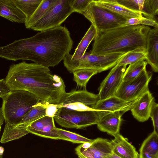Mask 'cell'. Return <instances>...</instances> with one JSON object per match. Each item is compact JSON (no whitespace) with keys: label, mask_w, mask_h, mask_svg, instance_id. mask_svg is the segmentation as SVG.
Wrapping results in <instances>:
<instances>
[{"label":"cell","mask_w":158,"mask_h":158,"mask_svg":"<svg viewBox=\"0 0 158 158\" xmlns=\"http://www.w3.org/2000/svg\"><path fill=\"white\" fill-rule=\"evenodd\" d=\"M68 29L61 26L40 31L31 37L0 47V57L27 60L49 68L58 65L73 48Z\"/></svg>","instance_id":"6da1fadb"},{"label":"cell","mask_w":158,"mask_h":158,"mask_svg":"<svg viewBox=\"0 0 158 158\" xmlns=\"http://www.w3.org/2000/svg\"><path fill=\"white\" fill-rule=\"evenodd\" d=\"M5 80L10 91H28L47 104H59L66 92L60 77L52 74L49 68L34 63L12 64Z\"/></svg>","instance_id":"7a4b0ae2"},{"label":"cell","mask_w":158,"mask_h":158,"mask_svg":"<svg viewBox=\"0 0 158 158\" xmlns=\"http://www.w3.org/2000/svg\"><path fill=\"white\" fill-rule=\"evenodd\" d=\"M150 29L148 26L139 24L101 32L96 35L90 53L102 55L146 50L147 36Z\"/></svg>","instance_id":"3957f363"},{"label":"cell","mask_w":158,"mask_h":158,"mask_svg":"<svg viewBox=\"0 0 158 158\" xmlns=\"http://www.w3.org/2000/svg\"><path fill=\"white\" fill-rule=\"evenodd\" d=\"M1 109L6 123L19 124L23 117L37 103L40 99L28 91H10L2 98Z\"/></svg>","instance_id":"277c9868"},{"label":"cell","mask_w":158,"mask_h":158,"mask_svg":"<svg viewBox=\"0 0 158 158\" xmlns=\"http://www.w3.org/2000/svg\"><path fill=\"white\" fill-rule=\"evenodd\" d=\"M127 53L95 55L85 52L80 58L74 60H71L66 55L63 59V63L70 73L81 69H93L100 73L114 67Z\"/></svg>","instance_id":"5b68a950"},{"label":"cell","mask_w":158,"mask_h":158,"mask_svg":"<svg viewBox=\"0 0 158 158\" xmlns=\"http://www.w3.org/2000/svg\"><path fill=\"white\" fill-rule=\"evenodd\" d=\"M109 112L95 110L80 111L61 107L59 108L53 118L62 127L81 129L97 124L103 116Z\"/></svg>","instance_id":"8992f818"},{"label":"cell","mask_w":158,"mask_h":158,"mask_svg":"<svg viewBox=\"0 0 158 158\" xmlns=\"http://www.w3.org/2000/svg\"><path fill=\"white\" fill-rule=\"evenodd\" d=\"M82 14L95 27L96 35L104 31L123 27L127 20L98 6L94 0Z\"/></svg>","instance_id":"52a82bcc"},{"label":"cell","mask_w":158,"mask_h":158,"mask_svg":"<svg viewBox=\"0 0 158 158\" xmlns=\"http://www.w3.org/2000/svg\"><path fill=\"white\" fill-rule=\"evenodd\" d=\"M74 0H56L49 10L30 29L42 31L60 26L73 13Z\"/></svg>","instance_id":"ba28073f"},{"label":"cell","mask_w":158,"mask_h":158,"mask_svg":"<svg viewBox=\"0 0 158 158\" xmlns=\"http://www.w3.org/2000/svg\"><path fill=\"white\" fill-rule=\"evenodd\" d=\"M152 77L151 73L145 69L135 78L127 81H122L115 96L126 101L136 100L149 90L148 85Z\"/></svg>","instance_id":"9c48e42d"},{"label":"cell","mask_w":158,"mask_h":158,"mask_svg":"<svg viewBox=\"0 0 158 158\" xmlns=\"http://www.w3.org/2000/svg\"><path fill=\"white\" fill-rule=\"evenodd\" d=\"M99 100L98 94L90 93L86 89L73 90L66 92L60 102V108L77 111L94 110V106Z\"/></svg>","instance_id":"30bf717a"},{"label":"cell","mask_w":158,"mask_h":158,"mask_svg":"<svg viewBox=\"0 0 158 158\" xmlns=\"http://www.w3.org/2000/svg\"><path fill=\"white\" fill-rule=\"evenodd\" d=\"M75 151L78 158H106L112 152L111 141L101 138L81 143Z\"/></svg>","instance_id":"8fae6325"},{"label":"cell","mask_w":158,"mask_h":158,"mask_svg":"<svg viewBox=\"0 0 158 158\" xmlns=\"http://www.w3.org/2000/svg\"><path fill=\"white\" fill-rule=\"evenodd\" d=\"M126 66L116 64L101 83L98 96L99 100H104L115 96L116 92L123 81Z\"/></svg>","instance_id":"7c38bea8"},{"label":"cell","mask_w":158,"mask_h":158,"mask_svg":"<svg viewBox=\"0 0 158 158\" xmlns=\"http://www.w3.org/2000/svg\"><path fill=\"white\" fill-rule=\"evenodd\" d=\"M154 98L148 90L135 102L130 110L134 117L138 121L143 122L149 118Z\"/></svg>","instance_id":"4fadbf2b"},{"label":"cell","mask_w":158,"mask_h":158,"mask_svg":"<svg viewBox=\"0 0 158 158\" xmlns=\"http://www.w3.org/2000/svg\"><path fill=\"white\" fill-rule=\"evenodd\" d=\"M136 100L132 102L126 101L114 96L104 100H99L94 109L110 112L119 111L123 114L130 110Z\"/></svg>","instance_id":"5bb4252c"},{"label":"cell","mask_w":158,"mask_h":158,"mask_svg":"<svg viewBox=\"0 0 158 158\" xmlns=\"http://www.w3.org/2000/svg\"><path fill=\"white\" fill-rule=\"evenodd\" d=\"M146 60L155 72L158 71V28L149 30L147 38Z\"/></svg>","instance_id":"9a60e30c"},{"label":"cell","mask_w":158,"mask_h":158,"mask_svg":"<svg viewBox=\"0 0 158 158\" xmlns=\"http://www.w3.org/2000/svg\"><path fill=\"white\" fill-rule=\"evenodd\" d=\"M111 141L112 152L121 158H139L135 148L119 133Z\"/></svg>","instance_id":"2e32d148"},{"label":"cell","mask_w":158,"mask_h":158,"mask_svg":"<svg viewBox=\"0 0 158 158\" xmlns=\"http://www.w3.org/2000/svg\"><path fill=\"white\" fill-rule=\"evenodd\" d=\"M123 114L119 111L110 112L106 114L97 123L98 128L100 131L113 136L119 133Z\"/></svg>","instance_id":"e0dca14e"},{"label":"cell","mask_w":158,"mask_h":158,"mask_svg":"<svg viewBox=\"0 0 158 158\" xmlns=\"http://www.w3.org/2000/svg\"><path fill=\"white\" fill-rule=\"evenodd\" d=\"M98 6L127 20L131 18L141 19L143 16L140 12L133 11L119 4L116 0H94Z\"/></svg>","instance_id":"ac0fdd59"},{"label":"cell","mask_w":158,"mask_h":158,"mask_svg":"<svg viewBox=\"0 0 158 158\" xmlns=\"http://www.w3.org/2000/svg\"><path fill=\"white\" fill-rule=\"evenodd\" d=\"M0 16L13 22L24 23L25 15L13 0H0Z\"/></svg>","instance_id":"d6986e66"},{"label":"cell","mask_w":158,"mask_h":158,"mask_svg":"<svg viewBox=\"0 0 158 158\" xmlns=\"http://www.w3.org/2000/svg\"><path fill=\"white\" fill-rule=\"evenodd\" d=\"M28 125L23 124H12L6 123L2 136L0 142L5 143L18 139L29 133L27 130Z\"/></svg>","instance_id":"ffe728a7"},{"label":"cell","mask_w":158,"mask_h":158,"mask_svg":"<svg viewBox=\"0 0 158 158\" xmlns=\"http://www.w3.org/2000/svg\"><path fill=\"white\" fill-rule=\"evenodd\" d=\"M96 35L95 27L91 25L86 33L81 40L73 55L69 53L67 55L72 60H76L81 57L85 53L86 51L91 42Z\"/></svg>","instance_id":"44dd1931"},{"label":"cell","mask_w":158,"mask_h":158,"mask_svg":"<svg viewBox=\"0 0 158 158\" xmlns=\"http://www.w3.org/2000/svg\"><path fill=\"white\" fill-rule=\"evenodd\" d=\"M56 0H42L40 3L29 19L25 23L27 28L31 27L41 19L49 10Z\"/></svg>","instance_id":"7402d4cb"},{"label":"cell","mask_w":158,"mask_h":158,"mask_svg":"<svg viewBox=\"0 0 158 158\" xmlns=\"http://www.w3.org/2000/svg\"><path fill=\"white\" fill-rule=\"evenodd\" d=\"M47 104L40 102L22 118L19 124L29 125L31 123L46 115Z\"/></svg>","instance_id":"603a6c76"},{"label":"cell","mask_w":158,"mask_h":158,"mask_svg":"<svg viewBox=\"0 0 158 158\" xmlns=\"http://www.w3.org/2000/svg\"><path fill=\"white\" fill-rule=\"evenodd\" d=\"M13 0L17 7L25 15L26 22L31 16L42 0Z\"/></svg>","instance_id":"cb8c5ba5"},{"label":"cell","mask_w":158,"mask_h":158,"mask_svg":"<svg viewBox=\"0 0 158 158\" xmlns=\"http://www.w3.org/2000/svg\"><path fill=\"white\" fill-rule=\"evenodd\" d=\"M147 64L145 59L129 64L124 73L123 81H127L135 78L146 69Z\"/></svg>","instance_id":"d4e9b609"},{"label":"cell","mask_w":158,"mask_h":158,"mask_svg":"<svg viewBox=\"0 0 158 158\" xmlns=\"http://www.w3.org/2000/svg\"><path fill=\"white\" fill-rule=\"evenodd\" d=\"M139 152L158 156V134L153 131L144 141Z\"/></svg>","instance_id":"484cf974"},{"label":"cell","mask_w":158,"mask_h":158,"mask_svg":"<svg viewBox=\"0 0 158 158\" xmlns=\"http://www.w3.org/2000/svg\"><path fill=\"white\" fill-rule=\"evenodd\" d=\"M73 81L77 86L86 89V85L91 77L98 73L95 70L89 69H81L73 72Z\"/></svg>","instance_id":"4316f807"},{"label":"cell","mask_w":158,"mask_h":158,"mask_svg":"<svg viewBox=\"0 0 158 158\" xmlns=\"http://www.w3.org/2000/svg\"><path fill=\"white\" fill-rule=\"evenodd\" d=\"M146 50L137 49L129 52L118 62L119 66H126L135 63L143 59H146Z\"/></svg>","instance_id":"83f0119b"},{"label":"cell","mask_w":158,"mask_h":158,"mask_svg":"<svg viewBox=\"0 0 158 158\" xmlns=\"http://www.w3.org/2000/svg\"><path fill=\"white\" fill-rule=\"evenodd\" d=\"M60 139L71 142L73 143H83L92 142L93 139L85 137L78 134L56 127Z\"/></svg>","instance_id":"f1b7e54d"},{"label":"cell","mask_w":158,"mask_h":158,"mask_svg":"<svg viewBox=\"0 0 158 158\" xmlns=\"http://www.w3.org/2000/svg\"><path fill=\"white\" fill-rule=\"evenodd\" d=\"M141 13L145 18L155 20L158 13V0H145Z\"/></svg>","instance_id":"f546056e"},{"label":"cell","mask_w":158,"mask_h":158,"mask_svg":"<svg viewBox=\"0 0 158 158\" xmlns=\"http://www.w3.org/2000/svg\"><path fill=\"white\" fill-rule=\"evenodd\" d=\"M120 5L133 11L141 13L145 0H116Z\"/></svg>","instance_id":"4dcf8cb0"},{"label":"cell","mask_w":158,"mask_h":158,"mask_svg":"<svg viewBox=\"0 0 158 158\" xmlns=\"http://www.w3.org/2000/svg\"><path fill=\"white\" fill-rule=\"evenodd\" d=\"M93 0H74L72 4L73 12L82 14L87 8Z\"/></svg>","instance_id":"1f68e13d"},{"label":"cell","mask_w":158,"mask_h":158,"mask_svg":"<svg viewBox=\"0 0 158 158\" xmlns=\"http://www.w3.org/2000/svg\"><path fill=\"white\" fill-rule=\"evenodd\" d=\"M149 117L151 118L152 121L153 131L158 134V105L155 100L151 106Z\"/></svg>","instance_id":"d6a6232c"},{"label":"cell","mask_w":158,"mask_h":158,"mask_svg":"<svg viewBox=\"0 0 158 158\" xmlns=\"http://www.w3.org/2000/svg\"><path fill=\"white\" fill-rule=\"evenodd\" d=\"M59 108L58 104H47L46 109V115L53 118Z\"/></svg>","instance_id":"836d02e7"},{"label":"cell","mask_w":158,"mask_h":158,"mask_svg":"<svg viewBox=\"0 0 158 158\" xmlns=\"http://www.w3.org/2000/svg\"><path fill=\"white\" fill-rule=\"evenodd\" d=\"M140 24L151 26L155 28H158V23L156 20L143 17L140 19Z\"/></svg>","instance_id":"e575fe53"},{"label":"cell","mask_w":158,"mask_h":158,"mask_svg":"<svg viewBox=\"0 0 158 158\" xmlns=\"http://www.w3.org/2000/svg\"><path fill=\"white\" fill-rule=\"evenodd\" d=\"M10 91L6 84L5 79H0V98H2Z\"/></svg>","instance_id":"d590c367"},{"label":"cell","mask_w":158,"mask_h":158,"mask_svg":"<svg viewBox=\"0 0 158 158\" xmlns=\"http://www.w3.org/2000/svg\"><path fill=\"white\" fill-rule=\"evenodd\" d=\"M140 19L134 18L127 19L123 27L140 24Z\"/></svg>","instance_id":"8d00e7d4"},{"label":"cell","mask_w":158,"mask_h":158,"mask_svg":"<svg viewBox=\"0 0 158 158\" xmlns=\"http://www.w3.org/2000/svg\"><path fill=\"white\" fill-rule=\"evenodd\" d=\"M4 120V118L1 108H0V126H1L3 124Z\"/></svg>","instance_id":"74e56055"},{"label":"cell","mask_w":158,"mask_h":158,"mask_svg":"<svg viewBox=\"0 0 158 158\" xmlns=\"http://www.w3.org/2000/svg\"><path fill=\"white\" fill-rule=\"evenodd\" d=\"M106 158H121L117 156L113 152L111 153V154L108 155L107 157Z\"/></svg>","instance_id":"f35d334b"},{"label":"cell","mask_w":158,"mask_h":158,"mask_svg":"<svg viewBox=\"0 0 158 158\" xmlns=\"http://www.w3.org/2000/svg\"><path fill=\"white\" fill-rule=\"evenodd\" d=\"M4 150L3 147L0 146V158H3V154Z\"/></svg>","instance_id":"ab89813d"},{"label":"cell","mask_w":158,"mask_h":158,"mask_svg":"<svg viewBox=\"0 0 158 158\" xmlns=\"http://www.w3.org/2000/svg\"><path fill=\"white\" fill-rule=\"evenodd\" d=\"M1 126H0V132L1 131Z\"/></svg>","instance_id":"60d3db41"}]
</instances>
